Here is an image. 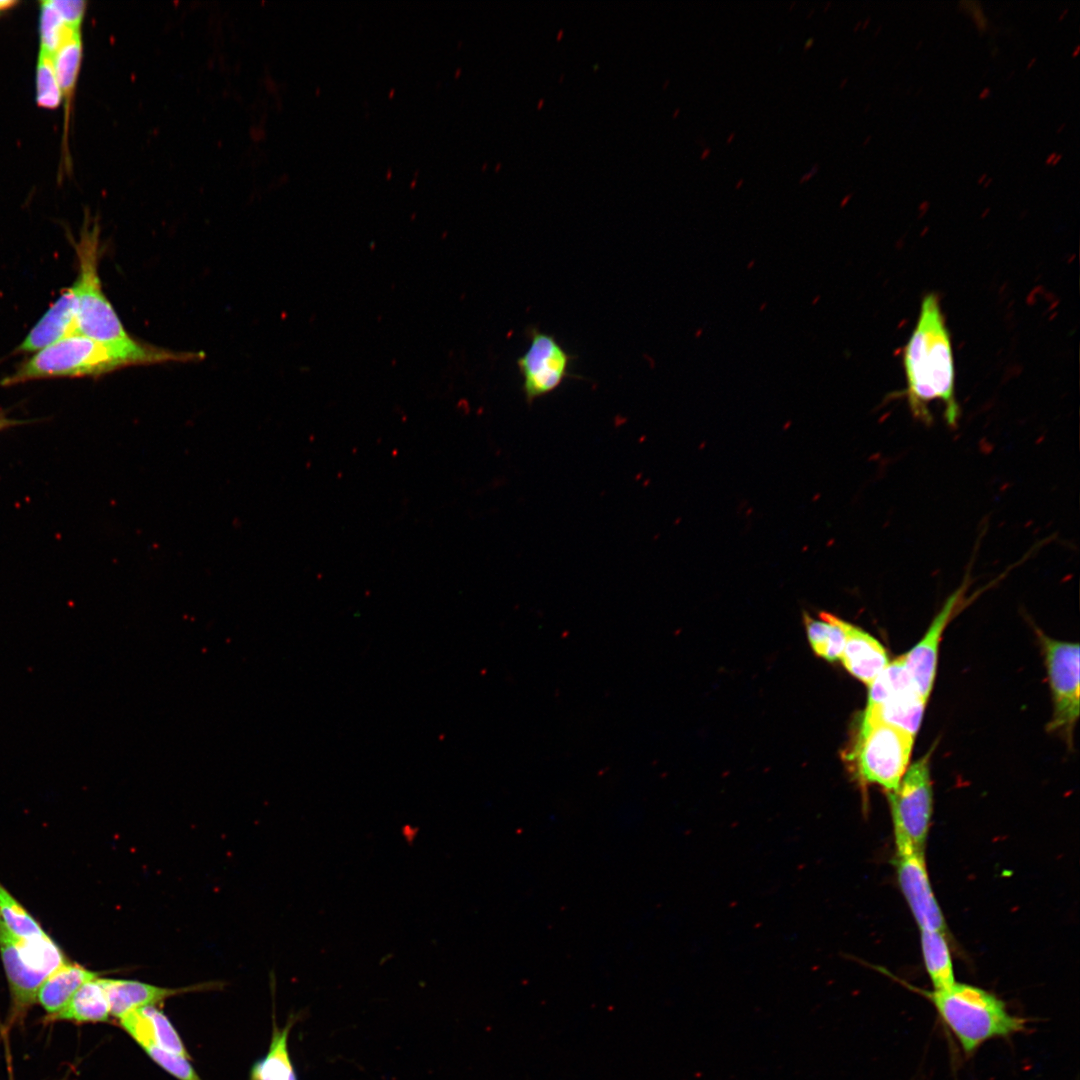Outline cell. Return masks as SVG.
Wrapping results in <instances>:
<instances>
[{
  "instance_id": "obj_41",
  "label": "cell",
  "mask_w": 1080,
  "mask_h": 1080,
  "mask_svg": "<svg viewBox=\"0 0 1080 1080\" xmlns=\"http://www.w3.org/2000/svg\"><path fill=\"white\" fill-rule=\"evenodd\" d=\"M1065 127H1066V124H1065V123H1062V124H1061V125H1060V126H1059V127L1057 128V129H1056V133H1057V134H1060V133H1061V132H1062V131L1064 130V128H1065Z\"/></svg>"
},
{
  "instance_id": "obj_19",
  "label": "cell",
  "mask_w": 1080,
  "mask_h": 1080,
  "mask_svg": "<svg viewBox=\"0 0 1080 1080\" xmlns=\"http://www.w3.org/2000/svg\"><path fill=\"white\" fill-rule=\"evenodd\" d=\"M845 621L827 613H820V620L804 615L809 643L814 652L834 662L839 660L845 643Z\"/></svg>"
},
{
  "instance_id": "obj_32",
  "label": "cell",
  "mask_w": 1080,
  "mask_h": 1080,
  "mask_svg": "<svg viewBox=\"0 0 1080 1080\" xmlns=\"http://www.w3.org/2000/svg\"><path fill=\"white\" fill-rule=\"evenodd\" d=\"M817 171H818V165H815V166H814V167H813V168L811 169V171H810L809 173H806V174H804V175H803V176L801 177V179H800V181H799V182H800V183H803V182H805V181L809 180V179L811 178V175H814V174H815V172H817Z\"/></svg>"
},
{
  "instance_id": "obj_28",
  "label": "cell",
  "mask_w": 1080,
  "mask_h": 1080,
  "mask_svg": "<svg viewBox=\"0 0 1080 1080\" xmlns=\"http://www.w3.org/2000/svg\"><path fill=\"white\" fill-rule=\"evenodd\" d=\"M52 3L68 28L81 31L80 28L86 10L85 1L52 0Z\"/></svg>"
},
{
  "instance_id": "obj_17",
  "label": "cell",
  "mask_w": 1080,
  "mask_h": 1080,
  "mask_svg": "<svg viewBox=\"0 0 1080 1080\" xmlns=\"http://www.w3.org/2000/svg\"><path fill=\"white\" fill-rule=\"evenodd\" d=\"M97 977L96 972L68 960L44 981L36 1001L49 1016L54 1015L67 1005L83 984Z\"/></svg>"
},
{
  "instance_id": "obj_29",
  "label": "cell",
  "mask_w": 1080,
  "mask_h": 1080,
  "mask_svg": "<svg viewBox=\"0 0 1080 1080\" xmlns=\"http://www.w3.org/2000/svg\"><path fill=\"white\" fill-rule=\"evenodd\" d=\"M38 420H19L9 417L5 412L0 411V433L13 427L26 425L36 422Z\"/></svg>"
},
{
  "instance_id": "obj_43",
  "label": "cell",
  "mask_w": 1080,
  "mask_h": 1080,
  "mask_svg": "<svg viewBox=\"0 0 1080 1080\" xmlns=\"http://www.w3.org/2000/svg\"><path fill=\"white\" fill-rule=\"evenodd\" d=\"M812 43H813V39H809V40H807V41H806V44H805V50H806V49H809V47H810V46L812 45Z\"/></svg>"
},
{
  "instance_id": "obj_23",
  "label": "cell",
  "mask_w": 1080,
  "mask_h": 1080,
  "mask_svg": "<svg viewBox=\"0 0 1080 1080\" xmlns=\"http://www.w3.org/2000/svg\"><path fill=\"white\" fill-rule=\"evenodd\" d=\"M0 917L8 929L26 941L48 936L41 925L0 882Z\"/></svg>"
},
{
  "instance_id": "obj_8",
  "label": "cell",
  "mask_w": 1080,
  "mask_h": 1080,
  "mask_svg": "<svg viewBox=\"0 0 1080 1080\" xmlns=\"http://www.w3.org/2000/svg\"><path fill=\"white\" fill-rule=\"evenodd\" d=\"M529 345L517 359L516 364L522 377V392L528 404L546 396L569 377L574 356L571 355L557 338L536 327L528 332Z\"/></svg>"
},
{
  "instance_id": "obj_5",
  "label": "cell",
  "mask_w": 1080,
  "mask_h": 1080,
  "mask_svg": "<svg viewBox=\"0 0 1080 1080\" xmlns=\"http://www.w3.org/2000/svg\"><path fill=\"white\" fill-rule=\"evenodd\" d=\"M0 954L7 977L12 1016H22L36 1002L44 981L68 961L60 947L48 936L22 940L0 917Z\"/></svg>"
},
{
  "instance_id": "obj_20",
  "label": "cell",
  "mask_w": 1080,
  "mask_h": 1080,
  "mask_svg": "<svg viewBox=\"0 0 1080 1080\" xmlns=\"http://www.w3.org/2000/svg\"><path fill=\"white\" fill-rule=\"evenodd\" d=\"M293 1023L290 1020L283 1028L274 1026L268 1053L253 1068V1080H297L288 1051V1036Z\"/></svg>"
},
{
  "instance_id": "obj_51",
  "label": "cell",
  "mask_w": 1080,
  "mask_h": 1080,
  "mask_svg": "<svg viewBox=\"0 0 1080 1080\" xmlns=\"http://www.w3.org/2000/svg\"><path fill=\"white\" fill-rule=\"evenodd\" d=\"M742 182H743V179H741V180H740V181H739V182L737 183L738 185H737L736 187L738 188V187H739V186L741 185V183H742Z\"/></svg>"
},
{
  "instance_id": "obj_16",
  "label": "cell",
  "mask_w": 1080,
  "mask_h": 1080,
  "mask_svg": "<svg viewBox=\"0 0 1080 1080\" xmlns=\"http://www.w3.org/2000/svg\"><path fill=\"white\" fill-rule=\"evenodd\" d=\"M926 701L915 689L901 691L876 707L866 709L863 718L893 726L915 737Z\"/></svg>"
},
{
  "instance_id": "obj_6",
  "label": "cell",
  "mask_w": 1080,
  "mask_h": 1080,
  "mask_svg": "<svg viewBox=\"0 0 1080 1080\" xmlns=\"http://www.w3.org/2000/svg\"><path fill=\"white\" fill-rule=\"evenodd\" d=\"M914 738L888 724L862 718L849 758L864 783L894 791L907 770Z\"/></svg>"
},
{
  "instance_id": "obj_22",
  "label": "cell",
  "mask_w": 1080,
  "mask_h": 1080,
  "mask_svg": "<svg viewBox=\"0 0 1080 1080\" xmlns=\"http://www.w3.org/2000/svg\"><path fill=\"white\" fill-rule=\"evenodd\" d=\"M81 31L70 34L53 55L54 68L66 104L73 94L82 58Z\"/></svg>"
},
{
  "instance_id": "obj_47",
  "label": "cell",
  "mask_w": 1080,
  "mask_h": 1080,
  "mask_svg": "<svg viewBox=\"0 0 1080 1080\" xmlns=\"http://www.w3.org/2000/svg\"><path fill=\"white\" fill-rule=\"evenodd\" d=\"M860 25H861V22H860V21H859V22H857V24H856V25H855V27H854V31H857V30L859 29V26H860Z\"/></svg>"
},
{
  "instance_id": "obj_48",
  "label": "cell",
  "mask_w": 1080,
  "mask_h": 1080,
  "mask_svg": "<svg viewBox=\"0 0 1080 1080\" xmlns=\"http://www.w3.org/2000/svg\"><path fill=\"white\" fill-rule=\"evenodd\" d=\"M881 29H882V26L880 25L876 30L875 36H877L880 33L879 31H881Z\"/></svg>"
},
{
  "instance_id": "obj_15",
  "label": "cell",
  "mask_w": 1080,
  "mask_h": 1080,
  "mask_svg": "<svg viewBox=\"0 0 1080 1080\" xmlns=\"http://www.w3.org/2000/svg\"><path fill=\"white\" fill-rule=\"evenodd\" d=\"M101 982L106 993L110 1015L118 1019L134 1010L155 1005L186 990L185 988L159 987L126 979L101 978Z\"/></svg>"
},
{
  "instance_id": "obj_11",
  "label": "cell",
  "mask_w": 1080,
  "mask_h": 1080,
  "mask_svg": "<svg viewBox=\"0 0 1080 1080\" xmlns=\"http://www.w3.org/2000/svg\"><path fill=\"white\" fill-rule=\"evenodd\" d=\"M895 864L900 888L920 929L944 933L945 920L930 885L924 852L897 853Z\"/></svg>"
},
{
  "instance_id": "obj_10",
  "label": "cell",
  "mask_w": 1080,
  "mask_h": 1080,
  "mask_svg": "<svg viewBox=\"0 0 1080 1080\" xmlns=\"http://www.w3.org/2000/svg\"><path fill=\"white\" fill-rule=\"evenodd\" d=\"M969 577L949 596L936 615L924 637L904 656L906 671L915 690L925 699L929 698L936 674L938 647L941 635L952 619L967 602L965 596Z\"/></svg>"
},
{
  "instance_id": "obj_33",
  "label": "cell",
  "mask_w": 1080,
  "mask_h": 1080,
  "mask_svg": "<svg viewBox=\"0 0 1080 1080\" xmlns=\"http://www.w3.org/2000/svg\"><path fill=\"white\" fill-rule=\"evenodd\" d=\"M990 96H991V90H990V88H989V87H985V88H984V89H983V90H982V91L980 92V94H979L978 98H979L980 100H984V99H987V98H988V97H990Z\"/></svg>"
},
{
  "instance_id": "obj_12",
  "label": "cell",
  "mask_w": 1080,
  "mask_h": 1080,
  "mask_svg": "<svg viewBox=\"0 0 1080 1080\" xmlns=\"http://www.w3.org/2000/svg\"><path fill=\"white\" fill-rule=\"evenodd\" d=\"M78 333L77 300L73 285L59 297L30 329L12 354H33L58 340Z\"/></svg>"
},
{
  "instance_id": "obj_36",
  "label": "cell",
  "mask_w": 1080,
  "mask_h": 1080,
  "mask_svg": "<svg viewBox=\"0 0 1080 1080\" xmlns=\"http://www.w3.org/2000/svg\"><path fill=\"white\" fill-rule=\"evenodd\" d=\"M1062 157H1063V155H1062V154H1059V153H1058V154L1056 155V157L1054 158L1053 162L1051 163V165H1052V166H1056V165H1057V164H1058V163L1060 162V160L1062 159Z\"/></svg>"
},
{
  "instance_id": "obj_35",
  "label": "cell",
  "mask_w": 1080,
  "mask_h": 1080,
  "mask_svg": "<svg viewBox=\"0 0 1080 1080\" xmlns=\"http://www.w3.org/2000/svg\"><path fill=\"white\" fill-rule=\"evenodd\" d=\"M1068 12L1069 8H1065L1058 17V22H1061L1067 16Z\"/></svg>"
},
{
  "instance_id": "obj_26",
  "label": "cell",
  "mask_w": 1080,
  "mask_h": 1080,
  "mask_svg": "<svg viewBox=\"0 0 1080 1080\" xmlns=\"http://www.w3.org/2000/svg\"><path fill=\"white\" fill-rule=\"evenodd\" d=\"M40 51L54 55L65 39L77 30L66 26L52 0L40 3Z\"/></svg>"
},
{
  "instance_id": "obj_45",
  "label": "cell",
  "mask_w": 1080,
  "mask_h": 1080,
  "mask_svg": "<svg viewBox=\"0 0 1080 1080\" xmlns=\"http://www.w3.org/2000/svg\"><path fill=\"white\" fill-rule=\"evenodd\" d=\"M709 153H710V150H709V149H707V150L705 151V153H702V156H701V158H703V157H704V158H706V156H707V155H708Z\"/></svg>"
},
{
  "instance_id": "obj_2",
  "label": "cell",
  "mask_w": 1080,
  "mask_h": 1080,
  "mask_svg": "<svg viewBox=\"0 0 1080 1080\" xmlns=\"http://www.w3.org/2000/svg\"><path fill=\"white\" fill-rule=\"evenodd\" d=\"M78 260V275L72 284L77 300L78 333L120 353L133 365L185 362L200 354L175 352L139 342L131 337L106 297L99 277L100 229L86 217L79 238L73 241Z\"/></svg>"
},
{
  "instance_id": "obj_50",
  "label": "cell",
  "mask_w": 1080,
  "mask_h": 1080,
  "mask_svg": "<svg viewBox=\"0 0 1080 1080\" xmlns=\"http://www.w3.org/2000/svg\"><path fill=\"white\" fill-rule=\"evenodd\" d=\"M733 137H734V133H732V134L730 135L729 139H727V142H728V143H730V142H731V140L733 139Z\"/></svg>"
},
{
  "instance_id": "obj_9",
  "label": "cell",
  "mask_w": 1080,
  "mask_h": 1080,
  "mask_svg": "<svg viewBox=\"0 0 1080 1080\" xmlns=\"http://www.w3.org/2000/svg\"><path fill=\"white\" fill-rule=\"evenodd\" d=\"M1041 643L1053 700L1048 727L1069 736L1079 717V645L1045 635Z\"/></svg>"
},
{
  "instance_id": "obj_44",
  "label": "cell",
  "mask_w": 1080,
  "mask_h": 1080,
  "mask_svg": "<svg viewBox=\"0 0 1080 1080\" xmlns=\"http://www.w3.org/2000/svg\"><path fill=\"white\" fill-rule=\"evenodd\" d=\"M871 139H872V136L868 135L867 138L863 141V146H866Z\"/></svg>"
},
{
  "instance_id": "obj_13",
  "label": "cell",
  "mask_w": 1080,
  "mask_h": 1080,
  "mask_svg": "<svg viewBox=\"0 0 1080 1080\" xmlns=\"http://www.w3.org/2000/svg\"><path fill=\"white\" fill-rule=\"evenodd\" d=\"M122 1028L141 1046L155 1045L189 1058L181 1037L166 1015L154 1005L134 1010L119 1019Z\"/></svg>"
},
{
  "instance_id": "obj_25",
  "label": "cell",
  "mask_w": 1080,
  "mask_h": 1080,
  "mask_svg": "<svg viewBox=\"0 0 1080 1080\" xmlns=\"http://www.w3.org/2000/svg\"><path fill=\"white\" fill-rule=\"evenodd\" d=\"M62 92L56 76L53 55L40 51L36 67V101L45 109L57 108Z\"/></svg>"
},
{
  "instance_id": "obj_37",
  "label": "cell",
  "mask_w": 1080,
  "mask_h": 1080,
  "mask_svg": "<svg viewBox=\"0 0 1080 1080\" xmlns=\"http://www.w3.org/2000/svg\"><path fill=\"white\" fill-rule=\"evenodd\" d=\"M1036 60H1037V58H1036V57H1033V58H1032V59H1031V60H1030V61L1028 62L1027 66H1026V70H1030V69H1031V68H1032V67L1034 66V64L1036 63Z\"/></svg>"
},
{
  "instance_id": "obj_21",
  "label": "cell",
  "mask_w": 1080,
  "mask_h": 1080,
  "mask_svg": "<svg viewBox=\"0 0 1080 1080\" xmlns=\"http://www.w3.org/2000/svg\"><path fill=\"white\" fill-rule=\"evenodd\" d=\"M924 963L934 990L951 987L956 981L949 947L943 932L921 930Z\"/></svg>"
},
{
  "instance_id": "obj_30",
  "label": "cell",
  "mask_w": 1080,
  "mask_h": 1080,
  "mask_svg": "<svg viewBox=\"0 0 1080 1080\" xmlns=\"http://www.w3.org/2000/svg\"><path fill=\"white\" fill-rule=\"evenodd\" d=\"M971 17L974 20V22L976 23L978 31L979 32H985L987 27H988V20L986 19L985 15L983 14V11H982V9H981V7L979 5H978L977 8H974L971 11Z\"/></svg>"
},
{
  "instance_id": "obj_38",
  "label": "cell",
  "mask_w": 1080,
  "mask_h": 1080,
  "mask_svg": "<svg viewBox=\"0 0 1080 1080\" xmlns=\"http://www.w3.org/2000/svg\"><path fill=\"white\" fill-rule=\"evenodd\" d=\"M987 178H988V177H987V174H986V173H983V174H981V175L979 176V178L977 179V183H978V184H983V183H984V181H985V180H986Z\"/></svg>"
},
{
  "instance_id": "obj_27",
  "label": "cell",
  "mask_w": 1080,
  "mask_h": 1080,
  "mask_svg": "<svg viewBox=\"0 0 1080 1080\" xmlns=\"http://www.w3.org/2000/svg\"><path fill=\"white\" fill-rule=\"evenodd\" d=\"M142 1048L157 1065L178 1080H202L190 1064L189 1058L166 1051L155 1045Z\"/></svg>"
},
{
  "instance_id": "obj_18",
  "label": "cell",
  "mask_w": 1080,
  "mask_h": 1080,
  "mask_svg": "<svg viewBox=\"0 0 1080 1080\" xmlns=\"http://www.w3.org/2000/svg\"><path fill=\"white\" fill-rule=\"evenodd\" d=\"M109 1016L106 993L101 978L97 977L83 984L67 1005L58 1013L49 1016V1019L96 1023L107 1021Z\"/></svg>"
},
{
  "instance_id": "obj_7",
  "label": "cell",
  "mask_w": 1080,
  "mask_h": 1080,
  "mask_svg": "<svg viewBox=\"0 0 1080 1080\" xmlns=\"http://www.w3.org/2000/svg\"><path fill=\"white\" fill-rule=\"evenodd\" d=\"M897 853L924 852L932 815L929 755L914 762L888 792Z\"/></svg>"
},
{
  "instance_id": "obj_34",
  "label": "cell",
  "mask_w": 1080,
  "mask_h": 1080,
  "mask_svg": "<svg viewBox=\"0 0 1080 1080\" xmlns=\"http://www.w3.org/2000/svg\"><path fill=\"white\" fill-rule=\"evenodd\" d=\"M1057 154H1058L1057 152L1050 153L1048 155V157L1046 158V160H1045V164L1046 165H1051V163L1053 162V160H1054V158L1056 157Z\"/></svg>"
},
{
  "instance_id": "obj_39",
  "label": "cell",
  "mask_w": 1080,
  "mask_h": 1080,
  "mask_svg": "<svg viewBox=\"0 0 1080 1080\" xmlns=\"http://www.w3.org/2000/svg\"><path fill=\"white\" fill-rule=\"evenodd\" d=\"M1079 52H1080V45H1077V46L1075 47V49L1073 50V52H1072V57H1073V58L1077 57V56H1078V54H1079Z\"/></svg>"
},
{
  "instance_id": "obj_49",
  "label": "cell",
  "mask_w": 1080,
  "mask_h": 1080,
  "mask_svg": "<svg viewBox=\"0 0 1080 1080\" xmlns=\"http://www.w3.org/2000/svg\"><path fill=\"white\" fill-rule=\"evenodd\" d=\"M922 43H923V41H922V40H920V41L918 42V44H917V46H916V49H917V50L919 49V47H921V46H922Z\"/></svg>"
},
{
  "instance_id": "obj_24",
  "label": "cell",
  "mask_w": 1080,
  "mask_h": 1080,
  "mask_svg": "<svg viewBox=\"0 0 1080 1080\" xmlns=\"http://www.w3.org/2000/svg\"><path fill=\"white\" fill-rule=\"evenodd\" d=\"M913 688L904 664V656L889 663L869 685L866 709L883 703L891 696Z\"/></svg>"
},
{
  "instance_id": "obj_40",
  "label": "cell",
  "mask_w": 1080,
  "mask_h": 1080,
  "mask_svg": "<svg viewBox=\"0 0 1080 1080\" xmlns=\"http://www.w3.org/2000/svg\"><path fill=\"white\" fill-rule=\"evenodd\" d=\"M992 182H993V178H987V179H986V180L984 181V183H983V185H984V188H987V187H989V186L991 185V183H992Z\"/></svg>"
},
{
  "instance_id": "obj_4",
  "label": "cell",
  "mask_w": 1080,
  "mask_h": 1080,
  "mask_svg": "<svg viewBox=\"0 0 1080 1080\" xmlns=\"http://www.w3.org/2000/svg\"><path fill=\"white\" fill-rule=\"evenodd\" d=\"M127 366H131L130 362L114 349L76 333L31 354L0 381V386L43 379L98 377Z\"/></svg>"
},
{
  "instance_id": "obj_14",
  "label": "cell",
  "mask_w": 1080,
  "mask_h": 1080,
  "mask_svg": "<svg viewBox=\"0 0 1080 1080\" xmlns=\"http://www.w3.org/2000/svg\"><path fill=\"white\" fill-rule=\"evenodd\" d=\"M844 667L868 686L889 664L880 642L862 629L846 622L845 643L840 657Z\"/></svg>"
},
{
  "instance_id": "obj_3",
  "label": "cell",
  "mask_w": 1080,
  "mask_h": 1080,
  "mask_svg": "<svg viewBox=\"0 0 1080 1080\" xmlns=\"http://www.w3.org/2000/svg\"><path fill=\"white\" fill-rule=\"evenodd\" d=\"M963 1051L974 1052L983 1042L1022 1031L1025 1020L1011 1015L994 994L969 984L954 983L925 993Z\"/></svg>"
},
{
  "instance_id": "obj_1",
  "label": "cell",
  "mask_w": 1080,
  "mask_h": 1080,
  "mask_svg": "<svg viewBox=\"0 0 1080 1080\" xmlns=\"http://www.w3.org/2000/svg\"><path fill=\"white\" fill-rule=\"evenodd\" d=\"M903 365L907 384L904 395L912 416L931 424L929 404L940 401L946 423L956 427L960 407L955 397L951 338L934 293L922 300L917 323L903 349Z\"/></svg>"
},
{
  "instance_id": "obj_42",
  "label": "cell",
  "mask_w": 1080,
  "mask_h": 1080,
  "mask_svg": "<svg viewBox=\"0 0 1080 1080\" xmlns=\"http://www.w3.org/2000/svg\"><path fill=\"white\" fill-rule=\"evenodd\" d=\"M870 21H871V17H867L865 22L862 24V28L866 29Z\"/></svg>"
},
{
  "instance_id": "obj_46",
  "label": "cell",
  "mask_w": 1080,
  "mask_h": 1080,
  "mask_svg": "<svg viewBox=\"0 0 1080 1080\" xmlns=\"http://www.w3.org/2000/svg\"><path fill=\"white\" fill-rule=\"evenodd\" d=\"M847 82H848V79H847V78L843 79V82L841 83L840 87H841V88H843V87H844V85H845V84H846Z\"/></svg>"
},
{
  "instance_id": "obj_31",
  "label": "cell",
  "mask_w": 1080,
  "mask_h": 1080,
  "mask_svg": "<svg viewBox=\"0 0 1080 1080\" xmlns=\"http://www.w3.org/2000/svg\"><path fill=\"white\" fill-rule=\"evenodd\" d=\"M16 4H17V2H15V1H11V0H8V1H4V0H1V1H0V14H1V12H2V11H4V10H7V9H9V8H12V7H13V6H15Z\"/></svg>"
}]
</instances>
